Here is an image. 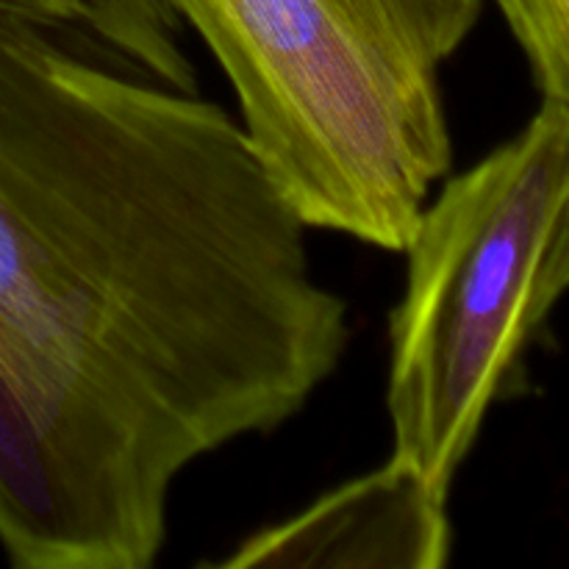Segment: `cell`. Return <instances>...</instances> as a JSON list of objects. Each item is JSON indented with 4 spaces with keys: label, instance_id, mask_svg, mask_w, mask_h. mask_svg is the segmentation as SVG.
<instances>
[{
    "label": "cell",
    "instance_id": "cell-1",
    "mask_svg": "<svg viewBox=\"0 0 569 569\" xmlns=\"http://www.w3.org/2000/svg\"><path fill=\"white\" fill-rule=\"evenodd\" d=\"M167 0H0V383L72 569H150L189 467L342 365L350 303Z\"/></svg>",
    "mask_w": 569,
    "mask_h": 569
},
{
    "label": "cell",
    "instance_id": "cell-2",
    "mask_svg": "<svg viewBox=\"0 0 569 569\" xmlns=\"http://www.w3.org/2000/svg\"><path fill=\"white\" fill-rule=\"evenodd\" d=\"M311 231L403 253L453 170L445 67L483 0H167Z\"/></svg>",
    "mask_w": 569,
    "mask_h": 569
},
{
    "label": "cell",
    "instance_id": "cell-3",
    "mask_svg": "<svg viewBox=\"0 0 569 569\" xmlns=\"http://www.w3.org/2000/svg\"><path fill=\"white\" fill-rule=\"evenodd\" d=\"M403 256L389 315L392 459L450 495L569 295V111L542 100L515 137L448 172Z\"/></svg>",
    "mask_w": 569,
    "mask_h": 569
},
{
    "label": "cell",
    "instance_id": "cell-4",
    "mask_svg": "<svg viewBox=\"0 0 569 569\" xmlns=\"http://www.w3.org/2000/svg\"><path fill=\"white\" fill-rule=\"evenodd\" d=\"M448 500L450 495L389 456L381 467L339 483L298 515L253 531L209 565L442 569L453 550Z\"/></svg>",
    "mask_w": 569,
    "mask_h": 569
},
{
    "label": "cell",
    "instance_id": "cell-5",
    "mask_svg": "<svg viewBox=\"0 0 569 569\" xmlns=\"http://www.w3.org/2000/svg\"><path fill=\"white\" fill-rule=\"evenodd\" d=\"M526 56L533 87L569 111V0H492Z\"/></svg>",
    "mask_w": 569,
    "mask_h": 569
}]
</instances>
